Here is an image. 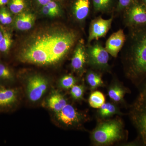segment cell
Here are the masks:
<instances>
[{
	"label": "cell",
	"instance_id": "4dcf8cb0",
	"mask_svg": "<svg viewBox=\"0 0 146 146\" xmlns=\"http://www.w3.org/2000/svg\"><path fill=\"white\" fill-rule=\"evenodd\" d=\"M51 1L52 0H37L39 4L42 5V6L46 5L48 3Z\"/></svg>",
	"mask_w": 146,
	"mask_h": 146
},
{
	"label": "cell",
	"instance_id": "7c38bea8",
	"mask_svg": "<svg viewBox=\"0 0 146 146\" xmlns=\"http://www.w3.org/2000/svg\"><path fill=\"white\" fill-rule=\"evenodd\" d=\"M35 16L33 13L27 11L15 15L12 26L20 31H26L31 29L34 25Z\"/></svg>",
	"mask_w": 146,
	"mask_h": 146
},
{
	"label": "cell",
	"instance_id": "4fadbf2b",
	"mask_svg": "<svg viewBox=\"0 0 146 146\" xmlns=\"http://www.w3.org/2000/svg\"><path fill=\"white\" fill-rule=\"evenodd\" d=\"M127 21L130 25H146V8L140 5L133 6L127 13Z\"/></svg>",
	"mask_w": 146,
	"mask_h": 146
},
{
	"label": "cell",
	"instance_id": "2e32d148",
	"mask_svg": "<svg viewBox=\"0 0 146 146\" xmlns=\"http://www.w3.org/2000/svg\"><path fill=\"white\" fill-rule=\"evenodd\" d=\"M90 10L89 0H76L73 6V12L77 21H83L87 18Z\"/></svg>",
	"mask_w": 146,
	"mask_h": 146
},
{
	"label": "cell",
	"instance_id": "ac0fdd59",
	"mask_svg": "<svg viewBox=\"0 0 146 146\" xmlns=\"http://www.w3.org/2000/svg\"><path fill=\"white\" fill-rule=\"evenodd\" d=\"M126 89L117 83L114 84L110 86L108 90V95L110 99L115 102L122 101L126 93Z\"/></svg>",
	"mask_w": 146,
	"mask_h": 146
},
{
	"label": "cell",
	"instance_id": "d6a6232c",
	"mask_svg": "<svg viewBox=\"0 0 146 146\" xmlns=\"http://www.w3.org/2000/svg\"><path fill=\"white\" fill-rule=\"evenodd\" d=\"M3 36V31L2 27L0 25V42H1V40Z\"/></svg>",
	"mask_w": 146,
	"mask_h": 146
},
{
	"label": "cell",
	"instance_id": "8fae6325",
	"mask_svg": "<svg viewBox=\"0 0 146 146\" xmlns=\"http://www.w3.org/2000/svg\"><path fill=\"white\" fill-rule=\"evenodd\" d=\"M125 40V36L122 29L114 33L108 39L105 48L108 53L114 57L117 56Z\"/></svg>",
	"mask_w": 146,
	"mask_h": 146
},
{
	"label": "cell",
	"instance_id": "484cf974",
	"mask_svg": "<svg viewBox=\"0 0 146 146\" xmlns=\"http://www.w3.org/2000/svg\"><path fill=\"white\" fill-rule=\"evenodd\" d=\"M84 87L82 85H75L71 89V96L76 100H79L83 98L84 94Z\"/></svg>",
	"mask_w": 146,
	"mask_h": 146
},
{
	"label": "cell",
	"instance_id": "836d02e7",
	"mask_svg": "<svg viewBox=\"0 0 146 146\" xmlns=\"http://www.w3.org/2000/svg\"><path fill=\"white\" fill-rule=\"evenodd\" d=\"M144 1H145V3L146 4V0H144Z\"/></svg>",
	"mask_w": 146,
	"mask_h": 146
},
{
	"label": "cell",
	"instance_id": "7a4b0ae2",
	"mask_svg": "<svg viewBox=\"0 0 146 146\" xmlns=\"http://www.w3.org/2000/svg\"><path fill=\"white\" fill-rule=\"evenodd\" d=\"M123 126L120 119L106 120L100 123L91 134L92 141L97 145H107L123 138Z\"/></svg>",
	"mask_w": 146,
	"mask_h": 146
},
{
	"label": "cell",
	"instance_id": "603a6c76",
	"mask_svg": "<svg viewBox=\"0 0 146 146\" xmlns=\"http://www.w3.org/2000/svg\"><path fill=\"white\" fill-rule=\"evenodd\" d=\"M7 5L9 9L15 15L24 11L26 7L25 0H9Z\"/></svg>",
	"mask_w": 146,
	"mask_h": 146
},
{
	"label": "cell",
	"instance_id": "d6986e66",
	"mask_svg": "<svg viewBox=\"0 0 146 146\" xmlns=\"http://www.w3.org/2000/svg\"><path fill=\"white\" fill-rule=\"evenodd\" d=\"M98 114L100 117L105 119L116 114H120L119 110L116 106L111 103H105L99 108Z\"/></svg>",
	"mask_w": 146,
	"mask_h": 146
},
{
	"label": "cell",
	"instance_id": "d4e9b609",
	"mask_svg": "<svg viewBox=\"0 0 146 146\" xmlns=\"http://www.w3.org/2000/svg\"><path fill=\"white\" fill-rule=\"evenodd\" d=\"M94 8L97 11H105L109 9L112 0H93Z\"/></svg>",
	"mask_w": 146,
	"mask_h": 146
},
{
	"label": "cell",
	"instance_id": "83f0119b",
	"mask_svg": "<svg viewBox=\"0 0 146 146\" xmlns=\"http://www.w3.org/2000/svg\"><path fill=\"white\" fill-rule=\"evenodd\" d=\"M41 12L43 15L49 17H55L56 16L47 5L42 6Z\"/></svg>",
	"mask_w": 146,
	"mask_h": 146
},
{
	"label": "cell",
	"instance_id": "ffe728a7",
	"mask_svg": "<svg viewBox=\"0 0 146 146\" xmlns=\"http://www.w3.org/2000/svg\"><path fill=\"white\" fill-rule=\"evenodd\" d=\"M8 7H0V25L5 27L12 25L14 17Z\"/></svg>",
	"mask_w": 146,
	"mask_h": 146
},
{
	"label": "cell",
	"instance_id": "5bb4252c",
	"mask_svg": "<svg viewBox=\"0 0 146 146\" xmlns=\"http://www.w3.org/2000/svg\"><path fill=\"white\" fill-rule=\"evenodd\" d=\"M47 107L54 113L60 111L67 104L66 99L63 95L57 91H54L47 99Z\"/></svg>",
	"mask_w": 146,
	"mask_h": 146
},
{
	"label": "cell",
	"instance_id": "7402d4cb",
	"mask_svg": "<svg viewBox=\"0 0 146 146\" xmlns=\"http://www.w3.org/2000/svg\"><path fill=\"white\" fill-rule=\"evenodd\" d=\"M86 80L92 89H97L104 85V82L101 76L93 71H90L87 73Z\"/></svg>",
	"mask_w": 146,
	"mask_h": 146
},
{
	"label": "cell",
	"instance_id": "5b68a950",
	"mask_svg": "<svg viewBox=\"0 0 146 146\" xmlns=\"http://www.w3.org/2000/svg\"><path fill=\"white\" fill-rule=\"evenodd\" d=\"M87 61L92 67L105 70L108 67L109 54L98 42L90 45L86 48Z\"/></svg>",
	"mask_w": 146,
	"mask_h": 146
},
{
	"label": "cell",
	"instance_id": "4316f807",
	"mask_svg": "<svg viewBox=\"0 0 146 146\" xmlns=\"http://www.w3.org/2000/svg\"><path fill=\"white\" fill-rule=\"evenodd\" d=\"M56 16H59L61 13V10L58 4L53 1H51L46 5Z\"/></svg>",
	"mask_w": 146,
	"mask_h": 146
},
{
	"label": "cell",
	"instance_id": "cb8c5ba5",
	"mask_svg": "<svg viewBox=\"0 0 146 146\" xmlns=\"http://www.w3.org/2000/svg\"><path fill=\"white\" fill-rule=\"evenodd\" d=\"M77 80L72 75H66L62 77L59 81L60 88L64 89H71L76 84Z\"/></svg>",
	"mask_w": 146,
	"mask_h": 146
},
{
	"label": "cell",
	"instance_id": "277c9868",
	"mask_svg": "<svg viewBox=\"0 0 146 146\" xmlns=\"http://www.w3.org/2000/svg\"><path fill=\"white\" fill-rule=\"evenodd\" d=\"M49 82L44 76L34 74L27 78L25 89L27 97L31 102L39 101L48 91Z\"/></svg>",
	"mask_w": 146,
	"mask_h": 146
},
{
	"label": "cell",
	"instance_id": "9a60e30c",
	"mask_svg": "<svg viewBox=\"0 0 146 146\" xmlns=\"http://www.w3.org/2000/svg\"><path fill=\"white\" fill-rule=\"evenodd\" d=\"M16 80L13 69L7 64L0 61V84L12 86Z\"/></svg>",
	"mask_w": 146,
	"mask_h": 146
},
{
	"label": "cell",
	"instance_id": "ba28073f",
	"mask_svg": "<svg viewBox=\"0 0 146 146\" xmlns=\"http://www.w3.org/2000/svg\"><path fill=\"white\" fill-rule=\"evenodd\" d=\"M20 99L17 87L0 84V112H9L15 109Z\"/></svg>",
	"mask_w": 146,
	"mask_h": 146
},
{
	"label": "cell",
	"instance_id": "f1b7e54d",
	"mask_svg": "<svg viewBox=\"0 0 146 146\" xmlns=\"http://www.w3.org/2000/svg\"><path fill=\"white\" fill-rule=\"evenodd\" d=\"M119 7L120 9H123L130 4L132 0H118Z\"/></svg>",
	"mask_w": 146,
	"mask_h": 146
},
{
	"label": "cell",
	"instance_id": "1f68e13d",
	"mask_svg": "<svg viewBox=\"0 0 146 146\" xmlns=\"http://www.w3.org/2000/svg\"><path fill=\"white\" fill-rule=\"evenodd\" d=\"M9 0H0V7L5 6L8 3Z\"/></svg>",
	"mask_w": 146,
	"mask_h": 146
},
{
	"label": "cell",
	"instance_id": "6da1fadb",
	"mask_svg": "<svg viewBox=\"0 0 146 146\" xmlns=\"http://www.w3.org/2000/svg\"><path fill=\"white\" fill-rule=\"evenodd\" d=\"M77 35L71 29L52 25L36 29L21 43L16 56L23 63L41 66L61 61L75 44Z\"/></svg>",
	"mask_w": 146,
	"mask_h": 146
},
{
	"label": "cell",
	"instance_id": "9c48e42d",
	"mask_svg": "<svg viewBox=\"0 0 146 146\" xmlns=\"http://www.w3.org/2000/svg\"><path fill=\"white\" fill-rule=\"evenodd\" d=\"M112 20V18L104 19L99 17L93 20L89 28L88 40L89 43L104 37L111 27Z\"/></svg>",
	"mask_w": 146,
	"mask_h": 146
},
{
	"label": "cell",
	"instance_id": "8992f818",
	"mask_svg": "<svg viewBox=\"0 0 146 146\" xmlns=\"http://www.w3.org/2000/svg\"><path fill=\"white\" fill-rule=\"evenodd\" d=\"M132 121L140 138L146 145V100L138 98L131 111Z\"/></svg>",
	"mask_w": 146,
	"mask_h": 146
},
{
	"label": "cell",
	"instance_id": "52a82bcc",
	"mask_svg": "<svg viewBox=\"0 0 146 146\" xmlns=\"http://www.w3.org/2000/svg\"><path fill=\"white\" fill-rule=\"evenodd\" d=\"M55 119L59 124L66 127H75L80 125L83 115L72 105L68 104L59 112L55 113Z\"/></svg>",
	"mask_w": 146,
	"mask_h": 146
},
{
	"label": "cell",
	"instance_id": "30bf717a",
	"mask_svg": "<svg viewBox=\"0 0 146 146\" xmlns=\"http://www.w3.org/2000/svg\"><path fill=\"white\" fill-rule=\"evenodd\" d=\"M87 61L86 49L83 40H80L76 47L72 58V68L75 72L81 73L84 69Z\"/></svg>",
	"mask_w": 146,
	"mask_h": 146
},
{
	"label": "cell",
	"instance_id": "f546056e",
	"mask_svg": "<svg viewBox=\"0 0 146 146\" xmlns=\"http://www.w3.org/2000/svg\"><path fill=\"white\" fill-rule=\"evenodd\" d=\"M138 98L146 100V84L143 89V91L140 94V96Z\"/></svg>",
	"mask_w": 146,
	"mask_h": 146
},
{
	"label": "cell",
	"instance_id": "3957f363",
	"mask_svg": "<svg viewBox=\"0 0 146 146\" xmlns=\"http://www.w3.org/2000/svg\"><path fill=\"white\" fill-rule=\"evenodd\" d=\"M130 73L135 79L146 74V33L138 38L132 47L130 56Z\"/></svg>",
	"mask_w": 146,
	"mask_h": 146
},
{
	"label": "cell",
	"instance_id": "e0dca14e",
	"mask_svg": "<svg viewBox=\"0 0 146 146\" xmlns=\"http://www.w3.org/2000/svg\"><path fill=\"white\" fill-rule=\"evenodd\" d=\"M1 26L3 29V36L0 42V53L7 55L9 53L13 43L12 35L5 27Z\"/></svg>",
	"mask_w": 146,
	"mask_h": 146
},
{
	"label": "cell",
	"instance_id": "44dd1931",
	"mask_svg": "<svg viewBox=\"0 0 146 146\" xmlns=\"http://www.w3.org/2000/svg\"><path fill=\"white\" fill-rule=\"evenodd\" d=\"M89 104L91 107L99 109L105 103V97L100 91H94L89 96Z\"/></svg>",
	"mask_w": 146,
	"mask_h": 146
}]
</instances>
